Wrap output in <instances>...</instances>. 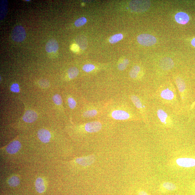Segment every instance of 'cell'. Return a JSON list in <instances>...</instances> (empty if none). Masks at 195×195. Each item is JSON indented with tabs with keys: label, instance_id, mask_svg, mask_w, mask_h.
<instances>
[{
	"label": "cell",
	"instance_id": "cell-4",
	"mask_svg": "<svg viewBox=\"0 0 195 195\" xmlns=\"http://www.w3.org/2000/svg\"><path fill=\"white\" fill-rule=\"evenodd\" d=\"M102 125L99 121H93L87 123L85 125V129L89 133H95L100 131Z\"/></svg>",
	"mask_w": 195,
	"mask_h": 195
},
{
	"label": "cell",
	"instance_id": "cell-22",
	"mask_svg": "<svg viewBox=\"0 0 195 195\" xmlns=\"http://www.w3.org/2000/svg\"><path fill=\"white\" fill-rule=\"evenodd\" d=\"M20 182V181L19 178L16 176L11 177L8 180V184L10 186L12 187L17 186L19 185Z\"/></svg>",
	"mask_w": 195,
	"mask_h": 195
},
{
	"label": "cell",
	"instance_id": "cell-24",
	"mask_svg": "<svg viewBox=\"0 0 195 195\" xmlns=\"http://www.w3.org/2000/svg\"><path fill=\"white\" fill-rule=\"evenodd\" d=\"M129 63V61L127 59H124L119 63L118 64L117 67L119 70L123 71L127 67Z\"/></svg>",
	"mask_w": 195,
	"mask_h": 195
},
{
	"label": "cell",
	"instance_id": "cell-17",
	"mask_svg": "<svg viewBox=\"0 0 195 195\" xmlns=\"http://www.w3.org/2000/svg\"><path fill=\"white\" fill-rule=\"evenodd\" d=\"M36 189L38 193H42L45 190V184L43 179L41 178L36 179L35 183Z\"/></svg>",
	"mask_w": 195,
	"mask_h": 195
},
{
	"label": "cell",
	"instance_id": "cell-27",
	"mask_svg": "<svg viewBox=\"0 0 195 195\" xmlns=\"http://www.w3.org/2000/svg\"><path fill=\"white\" fill-rule=\"evenodd\" d=\"M87 22L86 18L84 17H82L77 20L75 21V25L77 27H81V26L84 25L86 24Z\"/></svg>",
	"mask_w": 195,
	"mask_h": 195
},
{
	"label": "cell",
	"instance_id": "cell-30",
	"mask_svg": "<svg viewBox=\"0 0 195 195\" xmlns=\"http://www.w3.org/2000/svg\"><path fill=\"white\" fill-rule=\"evenodd\" d=\"M68 102L69 107L71 109H74L76 105V102L74 99L70 97L68 99Z\"/></svg>",
	"mask_w": 195,
	"mask_h": 195
},
{
	"label": "cell",
	"instance_id": "cell-15",
	"mask_svg": "<svg viewBox=\"0 0 195 195\" xmlns=\"http://www.w3.org/2000/svg\"><path fill=\"white\" fill-rule=\"evenodd\" d=\"M175 19L177 23L183 25L187 23L189 20V16L183 12L177 13L175 16Z\"/></svg>",
	"mask_w": 195,
	"mask_h": 195
},
{
	"label": "cell",
	"instance_id": "cell-34",
	"mask_svg": "<svg viewBox=\"0 0 195 195\" xmlns=\"http://www.w3.org/2000/svg\"><path fill=\"white\" fill-rule=\"evenodd\" d=\"M139 195H148V194L147 193L144 191H141L139 192Z\"/></svg>",
	"mask_w": 195,
	"mask_h": 195
},
{
	"label": "cell",
	"instance_id": "cell-28",
	"mask_svg": "<svg viewBox=\"0 0 195 195\" xmlns=\"http://www.w3.org/2000/svg\"><path fill=\"white\" fill-rule=\"evenodd\" d=\"M95 68V67L94 65L89 64L85 65L83 67L82 70L85 72H90L94 70Z\"/></svg>",
	"mask_w": 195,
	"mask_h": 195
},
{
	"label": "cell",
	"instance_id": "cell-13",
	"mask_svg": "<svg viewBox=\"0 0 195 195\" xmlns=\"http://www.w3.org/2000/svg\"><path fill=\"white\" fill-rule=\"evenodd\" d=\"M157 114L158 118L161 123L165 125L170 124L171 123L170 118L165 111L162 109H159L157 111Z\"/></svg>",
	"mask_w": 195,
	"mask_h": 195
},
{
	"label": "cell",
	"instance_id": "cell-36",
	"mask_svg": "<svg viewBox=\"0 0 195 195\" xmlns=\"http://www.w3.org/2000/svg\"><path fill=\"white\" fill-rule=\"evenodd\" d=\"M30 1V0H26V1Z\"/></svg>",
	"mask_w": 195,
	"mask_h": 195
},
{
	"label": "cell",
	"instance_id": "cell-18",
	"mask_svg": "<svg viewBox=\"0 0 195 195\" xmlns=\"http://www.w3.org/2000/svg\"><path fill=\"white\" fill-rule=\"evenodd\" d=\"M176 82L177 86L180 93L181 94H183L184 92L186 89L185 82L180 77H178V78H176Z\"/></svg>",
	"mask_w": 195,
	"mask_h": 195
},
{
	"label": "cell",
	"instance_id": "cell-10",
	"mask_svg": "<svg viewBox=\"0 0 195 195\" xmlns=\"http://www.w3.org/2000/svg\"><path fill=\"white\" fill-rule=\"evenodd\" d=\"M21 144L18 141L12 142L10 143L6 148V150L8 153L13 154L17 153L21 148Z\"/></svg>",
	"mask_w": 195,
	"mask_h": 195
},
{
	"label": "cell",
	"instance_id": "cell-32",
	"mask_svg": "<svg viewBox=\"0 0 195 195\" xmlns=\"http://www.w3.org/2000/svg\"><path fill=\"white\" fill-rule=\"evenodd\" d=\"M39 84L42 88H46L48 86L49 82L46 80H42L39 81Z\"/></svg>",
	"mask_w": 195,
	"mask_h": 195
},
{
	"label": "cell",
	"instance_id": "cell-19",
	"mask_svg": "<svg viewBox=\"0 0 195 195\" xmlns=\"http://www.w3.org/2000/svg\"><path fill=\"white\" fill-rule=\"evenodd\" d=\"M131 98L133 104L141 112L143 111V105L139 97L136 95H132L131 97Z\"/></svg>",
	"mask_w": 195,
	"mask_h": 195
},
{
	"label": "cell",
	"instance_id": "cell-8",
	"mask_svg": "<svg viewBox=\"0 0 195 195\" xmlns=\"http://www.w3.org/2000/svg\"><path fill=\"white\" fill-rule=\"evenodd\" d=\"M159 66L162 70L168 71L173 68L174 62L171 58L165 57L162 59L159 62Z\"/></svg>",
	"mask_w": 195,
	"mask_h": 195
},
{
	"label": "cell",
	"instance_id": "cell-11",
	"mask_svg": "<svg viewBox=\"0 0 195 195\" xmlns=\"http://www.w3.org/2000/svg\"><path fill=\"white\" fill-rule=\"evenodd\" d=\"M38 137L42 143H47L50 141L51 135L48 130L43 129L38 131Z\"/></svg>",
	"mask_w": 195,
	"mask_h": 195
},
{
	"label": "cell",
	"instance_id": "cell-5",
	"mask_svg": "<svg viewBox=\"0 0 195 195\" xmlns=\"http://www.w3.org/2000/svg\"><path fill=\"white\" fill-rule=\"evenodd\" d=\"M160 96L162 99L169 101L174 100L175 97L173 91L169 88L162 89L160 91Z\"/></svg>",
	"mask_w": 195,
	"mask_h": 195
},
{
	"label": "cell",
	"instance_id": "cell-37",
	"mask_svg": "<svg viewBox=\"0 0 195 195\" xmlns=\"http://www.w3.org/2000/svg\"><path fill=\"white\" fill-rule=\"evenodd\" d=\"M178 195V194H177V195Z\"/></svg>",
	"mask_w": 195,
	"mask_h": 195
},
{
	"label": "cell",
	"instance_id": "cell-20",
	"mask_svg": "<svg viewBox=\"0 0 195 195\" xmlns=\"http://www.w3.org/2000/svg\"><path fill=\"white\" fill-rule=\"evenodd\" d=\"M141 68L139 66H134L129 72L130 77L133 79L137 78L139 76L140 71H141Z\"/></svg>",
	"mask_w": 195,
	"mask_h": 195
},
{
	"label": "cell",
	"instance_id": "cell-6",
	"mask_svg": "<svg viewBox=\"0 0 195 195\" xmlns=\"http://www.w3.org/2000/svg\"><path fill=\"white\" fill-rule=\"evenodd\" d=\"M176 163L182 167H193L195 166V159L192 158H180L177 159Z\"/></svg>",
	"mask_w": 195,
	"mask_h": 195
},
{
	"label": "cell",
	"instance_id": "cell-33",
	"mask_svg": "<svg viewBox=\"0 0 195 195\" xmlns=\"http://www.w3.org/2000/svg\"><path fill=\"white\" fill-rule=\"evenodd\" d=\"M79 47L78 44H73L71 46V49L72 50V51L76 52H78L79 50Z\"/></svg>",
	"mask_w": 195,
	"mask_h": 195
},
{
	"label": "cell",
	"instance_id": "cell-7",
	"mask_svg": "<svg viewBox=\"0 0 195 195\" xmlns=\"http://www.w3.org/2000/svg\"><path fill=\"white\" fill-rule=\"evenodd\" d=\"M111 116L114 119L120 120H125L131 117L130 114L127 112L121 110L113 111L111 113Z\"/></svg>",
	"mask_w": 195,
	"mask_h": 195
},
{
	"label": "cell",
	"instance_id": "cell-31",
	"mask_svg": "<svg viewBox=\"0 0 195 195\" xmlns=\"http://www.w3.org/2000/svg\"><path fill=\"white\" fill-rule=\"evenodd\" d=\"M11 90L13 92H19L20 91L19 85L17 84V83H14V84L12 85L11 86Z\"/></svg>",
	"mask_w": 195,
	"mask_h": 195
},
{
	"label": "cell",
	"instance_id": "cell-12",
	"mask_svg": "<svg viewBox=\"0 0 195 195\" xmlns=\"http://www.w3.org/2000/svg\"><path fill=\"white\" fill-rule=\"evenodd\" d=\"M59 48V44L57 40L51 39L48 40L45 46L46 50L48 53L56 52Z\"/></svg>",
	"mask_w": 195,
	"mask_h": 195
},
{
	"label": "cell",
	"instance_id": "cell-14",
	"mask_svg": "<svg viewBox=\"0 0 195 195\" xmlns=\"http://www.w3.org/2000/svg\"><path fill=\"white\" fill-rule=\"evenodd\" d=\"M37 118V113L35 111L31 110L26 111L23 117L24 121L28 123L33 122Z\"/></svg>",
	"mask_w": 195,
	"mask_h": 195
},
{
	"label": "cell",
	"instance_id": "cell-26",
	"mask_svg": "<svg viewBox=\"0 0 195 195\" xmlns=\"http://www.w3.org/2000/svg\"><path fill=\"white\" fill-rule=\"evenodd\" d=\"M162 186L168 190L173 191L176 189L175 185L170 182H165L162 184Z\"/></svg>",
	"mask_w": 195,
	"mask_h": 195
},
{
	"label": "cell",
	"instance_id": "cell-29",
	"mask_svg": "<svg viewBox=\"0 0 195 195\" xmlns=\"http://www.w3.org/2000/svg\"><path fill=\"white\" fill-rule=\"evenodd\" d=\"M52 99L55 104L57 105H61L62 103V99L60 95L58 94L55 95L54 97H53Z\"/></svg>",
	"mask_w": 195,
	"mask_h": 195
},
{
	"label": "cell",
	"instance_id": "cell-3",
	"mask_svg": "<svg viewBox=\"0 0 195 195\" xmlns=\"http://www.w3.org/2000/svg\"><path fill=\"white\" fill-rule=\"evenodd\" d=\"M137 40L140 44L145 46H153L156 42L155 36L147 34H140L137 36Z\"/></svg>",
	"mask_w": 195,
	"mask_h": 195
},
{
	"label": "cell",
	"instance_id": "cell-25",
	"mask_svg": "<svg viewBox=\"0 0 195 195\" xmlns=\"http://www.w3.org/2000/svg\"><path fill=\"white\" fill-rule=\"evenodd\" d=\"M98 112L96 109H93L85 111L83 113V116L85 117H92L97 115Z\"/></svg>",
	"mask_w": 195,
	"mask_h": 195
},
{
	"label": "cell",
	"instance_id": "cell-23",
	"mask_svg": "<svg viewBox=\"0 0 195 195\" xmlns=\"http://www.w3.org/2000/svg\"><path fill=\"white\" fill-rule=\"evenodd\" d=\"M123 36L122 34H118L111 36L109 40V42L111 44L116 43L123 39Z\"/></svg>",
	"mask_w": 195,
	"mask_h": 195
},
{
	"label": "cell",
	"instance_id": "cell-9",
	"mask_svg": "<svg viewBox=\"0 0 195 195\" xmlns=\"http://www.w3.org/2000/svg\"><path fill=\"white\" fill-rule=\"evenodd\" d=\"M95 160V156L94 155H90L77 158L76 161L77 163L81 166H88L92 164Z\"/></svg>",
	"mask_w": 195,
	"mask_h": 195
},
{
	"label": "cell",
	"instance_id": "cell-2",
	"mask_svg": "<svg viewBox=\"0 0 195 195\" xmlns=\"http://www.w3.org/2000/svg\"><path fill=\"white\" fill-rule=\"evenodd\" d=\"M11 36L14 41L17 42L23 41L26 36L25 29L21 25L16 26L12 32Z\"/></svg>",
	"mask_w": 195,
	"mask_h": 195
},
{
	"label": "cell",
	"instance_id": "cell-16",
	"mask_svg": "<svg viewBox=\"0 0 195 195\" xmlns=\"http://www.w3.org/2000/svg\"><path fill=\"white\" fill-rule=\"evenodd\" d=\"M76 41L81 49L85 50L86 48L88 41L85 36L82 35L78 36L76 38Z\"/></svg>",
	"mask_w": 195,
	"mask_h": 195
},
{
	"label": "cell",
	"instance_id": "cell-1",
	"mask_svg": "<svg viewBox=\"0 0 195 195\" xmlns=\"http://www.w3.org/2000/svg\"><path fill=\"white\" fill-rule=\"evenodd\" d=\"M151 4L149 1H132L130 2L129 6L134 12L142 13L149 9Z\"/></svg>",
	"mask_w": 195,
	"mask_h": 195
},
{
	"label": "cell",
	"instance_id": "cell-21",
	"mask_svg": "<svg viewBox=\"0 0 195 195\" xmlns=\"http://www.w3.org/2000/svg\"><path fill=\"white\" fill-rule=\"evenodd\" d=\"M68 73L69 78L72 79L76 78L78 76L79 70L76 67H72L69 69Z\"/></svg>",
	"mask_w": 195,
	"mask_h": 195
},
{
	"label": "cell",
	"instance_id": "cell-35",
	"mask_svg": "<svg viewBox=\"0 0 195 195\" xmlns=\"http://www.w3.org/2000/svg\"><path fill=\"white\" fill-rule=\"evenodd\" d=\"M191 44L192 45L195 47V38H194L193 39L191 42Z\"/></svg>",
	"mask_w": 195,
	"mask_h": 195
}]
</instances>
